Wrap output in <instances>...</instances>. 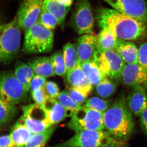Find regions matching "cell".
Instances as JSON below:
<instances>
[{
    "instance_id": "1",
    "label": "cell",
    "mask_w": 147,
    "mask_h": 147,
    "mask_svg": "<svg viewBox=\"0 0 147 147\" xmlns=\"http://www.w3.org/2000/svg\"><path fill=\"white\" fill-rule=\"evenodd\" d=\"M96 19L101 29H108L119 39L137 40L147 35L146 25L113 9L101 7L97 11Z\"/></svg>"
},
{
    "instance_id": "2",
    "label": "cell",
    "mask_w": 147,
    "mask_h": 147,
    "mask_svg": "<svg viewBox=\"0 0 147 147\" xmlns=\"http://www.w3.org/2000/svg\"><path fill=\"white\" fill-rule=\"evenodd\" d=\"M132 114L125 100H116L103 114L105 131L119 142L127 141L134 132Z\"/></svg>"
},
{
    "instance_id": "3",
    "label": "cell",
    "mask_w": 147,
    "mask_h": 147,
    "mask_svg": "<svg viewBox=\"0 0 147 147\" xmlns=\"http://www.w3.org/2000/svg\"><path fill=\"white\" fill-rule=\"evenodd\" d=\"M21 28L16 17L0 25V64H7L14 59L20 50Z\"/></svg>"
},
{
    "instance_id": "4",
    "label": "cell",
    "mask_w": 147,
    "mask_h": 147,
    "mask_svg": "<svg viewBox=\"0 0 147 147\" xmlns=\"http://www.w3.org/2000/svg\"><path fill=\"white\" fill-rule=\"evenodd\" d=\"M53 43V31L37 22L26 31L22 50L26 54L47 53L52 50Z\"/></svg>"
},
{
    "instance_id": "5",
    "label": "cell",
    "mask_w": 147,
    "mask_h": 147,
    "mask_svg": "<svg viewBox=\"0 0 147 147\" xmlns=\"http://www.w3.org/2000/svg\"><path fill=\"white\" fill-rule=\"evenodd\" d=\"M104 113L82 106L72 114L67 127L76 132L84 130H105Z\"/></svg>"
},
{
    "instance_id": "6",
    "label": "cell",
    "mask_w": 147,
    "mask_h": 147,
    "mask_svg": "<svg viewBox=\"0 0 147 147\" xmlns=\"http://www.w3.org/2000/svg\"><path fill=\"white\" fill-rule=\"evenodd\" d=\"M117 143L122 142L113 139L105 130H84L76 132L65 142L50 147H101Z\"/></svg>"
},
{
    "instance_id": "7",
    "label": "cell",
    "mask_w": 147,
    "mask_h": 147,
    "mask_svg": "<svg viewBox=\"0 0 147 147\" xmlns=\"http://www.w3.org/2000/svg\"><path fill=\"white\" fill-rule=\"evenodd\" d=\"M28 93L11 71H0V98L16 105L26 100Z\"/></svg>"
},
{
    "instance_id": "8",
    "label": "cell",
    "mask_w": 147,
    "mask_h": 147,
    "mask_svg": "<svg viewBox=\"0 0 147 147\" xmlns=\"http://www.w3.org/2000/svg\"><path fill=\"white\" fill-rule=\"evenodd\" d=\"M93 59L105 77L114 81L121 79L125 63L115 50H96Z\"/></svg>"
},
{
    "instance_id": "9",
    "label": "cell",
    "mask_w": 147,
    "mask_h": 147,
    "mask_svg": "<svg viewBox=\"0 0 147 147\" xmlns=\"http://www.w3.org/2000/svg\"><path fill=\"white\" fill-rule=\"evenodd\" d=\"M22 108L23 115L20 119L33 134L42 132L53 126L42 106L35 103L23 106Z\"/></svg>"
},
{
    "instance_id": "10",
    "label": "cell",
    "mask_w": 147,
    "mask_h": 147,
    "mask_svg": "<svg viewBox=\"0 0 147 147\" xmlns=\"http://www.w3.org/2000/svg\"><path fill=\"white\" fill-rule=\"evenodd\" d=\"M71 26L80 35L92 32L94 18L88 0H77L71 19Z\"/></svg>"
},
{
    "instance_id": "11",
    "label": "cell",
    "mask_w": 147,
    "mask_h": 147,
    "mask_svg": "<svg viewBox=\"0 0 147 147\" xmlns=\"http://www.w3.org/2000/svg\"><path fill=\"white\" fill-rule=\"evenodd\" d=\"M115 9L147 26V0H103Z\"/></svg>"
},
{
    "instance_id": "12",
    "label": "cell",
    "mask_w": 147,
    "mask_h": 147,
    "mask_svg": "<svg viewBox=\"0 0 147 147\" xmlns=\"http://www.w3.org/2000/svg\"><path fill=\"white\" fill-rule=\"evenodd\" d=\"M42 0H24L18 9L16 18L19 27L25 32L38 20L43 6Z\"/></svg>"
},
{
    "instance_id": "13",
    "label": "cell",
    "mask_w": 147,
    "mask_h": 147,
    "mask_svg": "<svg viewBox=\"0 0 147 147\" xmlns=\"http://www.w3.org/2000/svg\"><path fill=\"white\" fill-rule=\"evenodd\" d=\"M121 79L125 86L133 89L147 88V69L139 63L125 64Z\"/></svg>"
},
{
    "instance_id": "14",
    "label": "cell",
    "mask_w": 147,
    "mask_h": 147,
    "mask_svg": "<svg viewBox=\"0 0 147 147\" xmlns=\"http://www.w3.org/2000/svg\"><path fill=\"white\" fill-rule=\"evenodd\" d=\"M65 82L66 88H73L88 97L92 90L93 86L85 76L80 63L72 70L66 72Z\"/></svg>"
},
{
    "instance_id": "15",
    "label": "cell",
    "mask_w": 147,
    "mask_h": 147,
    "mask_svg": "<svg viewBox=\"0 0 147 147\" xmlns=\"http://www.w3.org/2000/svg\"><path fill=\"white\" fill-rule=\"evenodd\" d=\"M97 36L93 32L83 35L77 39L76 46L79 63L93 59L96 50Z\"/></svg>"
},
{
    "instance_id": "16",
    "label": "cell",
    "mask_w": 147,
    "mask_h": 147,
    "mask_svg": "<svg viewBox=\"0 0 147 147\" xmlns=\"http://www.w3.org/2000/svg\"><path fill=\"white\" fill-rule=\"evenodd\" d=\"M48 120L53 126L59 123L73 113L66 109L56 98L48 97L43 106Z\"/></svg>"
},
{
    "instance_id": "17",
    "label": "cell",
    "mask_w": 147,
    "mask_h": 147,
    "mask_svg": "<svg viewBox=\"0 0 147 147\" xmlns=\"http://www.w3.org/2000/svg\"><path fill=\"white\" fill-rule=\"evenodd\" d=\"M146 87H139L133 89L128 95L126 102L131 113L137 117L147 108V94Z\"/></svg>"
},
{
    "instance_id": "18",
    "label": "cell",
    "mask_w": 147,
    "mask_h": 147,
    "mask_svg": "<svg viewBox=\"0 0 147 147\" xmlns=\"http://www.w3.org/2000/svg\"><path fill=\"white\" fill-rule=\"evenodd\" d=\"M115 50L125 64L139 63V48L131 41L119 39Z\"/></svg>"
},
{
    "instance_id": "19",
    "label": "cell",
    "mask_w": 147,
    "mask_h": 147,
    "mask_svg": "<svg viewBox=\"0 0 147 147\" xmlns=\"http://www.w3.org/2000/svg\"><path fill=\"white\" fill-rule=\"evenodd\" d=\"M33 134L19 119L11 129L9 135L14 147H24Z\"/></svg>"
},
{
    "instance_id": "20",
    "label": "cell",
    "mask_w": 147,
    "mask_h": 147,
    "mask_svg": "<svg viewBox=\"0 0 147 147\" xmlns=\"http://www.w3.org/2000/svg\"><path fill=\"white\" fill-rule=\"evenodd\" d=\"M42 8L52 14L58 21V26H64L66 17L70 7L59 3L57 0H44Z\"/></svg>"
},
{
    "instance_id": "21",
    "label": "cell",
    "mask_w": 147,
    "mask_h": 147,
    "mask_svg": "<svg viewBox=\"0 0 147 147\" xmlns=\"http://www.w3.org/2000/svg\"><path fill=\"white\" fill-rule=\"evenodd\" d=\"M33 70L35 75L47 78L55 76L51 58L39 57L34 59L28 63Z\"/></svg>"
},
{
    "instance_id": "22",
    "label": "cell",
    "mask_w": 147,
    "mask_h": 147,
    "mask_svg": "<svg viewBox=\"0 0 147 147\" xmlns=\"http://www.w3.org/2000/svg\"><path fill=\"white\" fill-rule=\"evenodd\" d=\"M119 38L107 28H102L97 36L96 50L101 52L115 50L118 43Z\"/></svg>"
},
{
    "instance_id": "23",
    "label": "cell",
    "mask_w": 147,
    "mask_h": 147,
    "mask_svg": "<svg viewBox=\"0 0 147 147\" xmlns=\"http://www.w3.org/2000/svg\"><path fill=\"white\" fill-rule=\"evenodd\" d=\"M85 76L93 86H96L105 77L94 59L81 63Z\"/></svg>"
},
{
    "instance_id": "24",
    "label": "cell",
    "mask_w": 147,
    "mask_h": 147,
    "mask_svg": "<svg viewBox=\"0 0 147 147\" xmlns=\"http://www.w3.org/2000/svg\"><path fill=\"white\" fill-rule=\"evenodd\" d=\"M14 73L16 78L24 86L28 93L32 79L35 76L33 70L28 64L18 62L15 66Z\"/></svg>"
},
{
    "instance_id": "25",
    "label": "cell",
    "mask_w": 147,
    "mask_h": 147,
    "mask_svg": "<svg viewBox=\"0 0 147 147\" xmlns=\"http://www.w3.org/2000/svg\"><path fill=\"white\" fill-rule=\"evenodd\" d=\"M18 110L15 105L0 98V129L6 126L17 115Z\"/></svg>"
},
{
    "instance_id": "26",
    "label": "cell",
    "mask_w": 147,
    "mask_h": 147,
    "mask_svg": "<svg viewBox=\"0 0 147 147\" xmlns=\"http://www.w3.org/2000/svg\"><path fill=\"white\" fill-rule=\"evenodd\" d=\"M57 128V126L54 125L45 131L34 134L24 147H44Z\"/></svg>"
},
{
    "instance_id": "27",
    "label": "cell",
    "mask_w": 147,
    "mask_h": 147,
    "mask_svg": "<svg viewBox=\"0 0 147 147\" xmlns=\"http://www.w3.org/2000/svg\"><path fill=\"white\" fill-rule=\"evenodd\" d=\"M63 53L67 72L75 68L79 63L76 46L69 42L66 43L64 46Z\"/></svg>"
},
{
    "instance_id": "28",
    "label": "cell",
    "mask_w": 147,
    "mask_h": 147,
    "mask_svg": "<svg viewBox=\"0 0 147 147\" xmlns=\"http://www.w3.org/2000/svg\"><path fill=\"white\" fill-rule=\"evenodd\" d=\"M117 86L114 80L105 77L96 86V92L100 97L106 98L114 94Z\"/></svg>"
},
{
    "instance_id": "29",
    "label": "cell",
    "mask_w": 147,
    "mask_h": 147,
    "mask_svg": "<svg viewBox=\"0 0 147 147\" xmlns=\"http://www.w3.org/2000/svg\"><path fill=\"white\" fill-rule=\"evenodd\" d=\"M50 58L55 74L60 76H65L67 71L63 53L60 51L56 52Z\"/></svg>"
},
{
    "instance_id": "30",
    "label": "cell",
    "mask_w": 147,
    "mask_h": 147,
    "mask_svg": "<svg viewBox=\"0 0 147 147\" xmlns=\"http://www.w3.org/2000/svg\"><path fill=\"white\" fill-rule=\"evenodd\" d=\"M112 105L110 101L97 97L87 99L83 107L91 108L104 113Z\"/></svg>"
},
{
    "instance_id": "31",
    "label": "cell",
    "mask_w": 147,
    "mask_h": 147,
    "mask_svg": "<svg viewBox=\"0 0 147 147\" xmlns=\"http://www.w3.org/2000/svg\"><path fill=\"white\" fill-rule=\"evenodd\" d=\"M37 23L50 30L53 31L58 25V21L54 16L47 11L42 9Z\"/></svg>"
},
{
    "instance_id": "32",
    "label": "cell",
    "mask_w": 147,
    "mask_h": 147,
    "mask_svg": "<svg viewBox=\"0 0 147 147\" xmlns=\"http://www.w3.org/2000/svg\"><path fill=\"white\" fill-rule=\"evenodd\" d=\"M57 99L67 110L74 113L82 108V105L77 104L70 98L67 91H63L59 94Z\"/></svg>"
},
{
    "instance_id": "33",
    "label": "cell",
    "mask_w": 147,
    "mask_h": 147,
    "mask_svg": "<svg viewBox=\"0 0 147 147\" xmlns=\"http://www.w3.org/2000/svg\"><path fill=\"white\" fill-rule=\"evenodd\" d=\"M43 88L48 97L56 99L59 94V88L57 84L55 82L51 81L46 82Z\"/></svg>"
},
{
    "instance_id": "34",
    "label": "cell",
    "mask_w": 147,
    "mask_h": 147,
    "mask_svg": "<svg viewBox=\"0 0 147 147\" xmlns=\"http://www.w3.org/2000/svg\"><path fill=\"white\" fill-rule=\"evenodd\" d=\"M67 92L70 98L77 104L82 105L86 102L88 96L73 88H67Z\"/></svg>"
},
{
    "instance_id": "35",
    "label": "cell",
    "mask_w": 147,
    "mask_h": 147,
    "mask_svg": "<svg viewBox=\"0 0 147 147\" xmlns=\"http://www.w3.org/2000/svg\"><path fill=\"white\" fill-rule=\"evenodd\" d=\"M46 82V78L42 76L35 75L32 79L29 87V91L32 93L44 86Z\"/></svg>"
},
{
    "instance_id": "36",
    "label": "cell",
    "mask_w": 147,
    "mask_h": 147,
    "mask_svg": "<svg viewBox=\"0 0 147 147\" xmlns=\"http://www.w3.org/2000/svg\"><path fill=\"white\" fill-rule=\"evenodd\" d=\"M31 95L35 103L42 107L48 98L43 87L34 92Z\"/></svg>"
},
{
    "instance_id": "37",
    "label": "cell",
    "mask_w": 147,
    "mask_h": 147,
    "mask_svg": "<svg viewBox=\"0 0 147 147\" xmlns=\"http://www.w3.org/2000/svg\"><path fill=\"white\" fill-rule=\"evenodd\" d=\"M139 63L147 69V42L142 43L139 46Z\"/></svg>"
},
{
    "instance_id": "38",
    "label": "cell",
    "mask_w": 147,
    "mask_h": 147,
    "mask_svg": "<svg viewBox=\"0 0 147 147\" xmlns=\"http://www.w3.org/2000/svg\"><path fill=\"white\" fill-rule=\"evenodd\" d=\"M139 117L141 128L147 137V108L141 113Z\"/></svg>"
},
{
    "instance_id": "39",
    "label": "cell",
    "mask_w": 147,
    "mask_h": 147,
    "mask_svg": "<svg viewBox=\"0 0 147 147\" xmlns=\"http://www.w3.org/2000/svg\"><path fill=\"white\" fill-rule=\"evenodd\" d=\"M0 147H14L9 134L0 136Z\"/></svg>"
},
{
    "instance_id": "40",
    "label": "cell",
    "mask_w": 147,
    "mask_h": 147,
    "mask_svg": "<svg viewBox=\"0 0 147 147\" xmlns=\"http://www.w3.org/2000/svg\"><path fill=\"white\" fill-rule=\"evenodd\" d=\"M59 3L69 7H71L73 0H57Z\"/></svg>"
},
{
    "instance_id": "41",
    "label": "cell",
    "mask_w": 147,
    "mask_h": 147,
    "mask_svg": "<svg viewBox=\"0 0 147 147\" xmlns=\"http://www.w3.org/2000/svg\"><path fill=\"white\" fill-rule=\"evenodd\" d=\"M124 143H113V144H109L105 145L101 147H123V144Z\"/></svg>"
},
{
    "instance_id": "42",
    "label": "cell",
    "mask_w": 147,
    "mask_h": 147,
    "mask_svg": "<svg viewBox=\"0 0 147 147\" xmlns=\"http://www.w3.org/2000/svg\"><path fill=\"white\" fill-rule=\"evenodd\" d=\"M3 17L1 11L0 10V25L4 23L3 21Z\"/></svg>"
},
{
    "instance_id": "43",
    "label": "cell",
    "mask_w": 147,
    "mask_h": 147,
    "mask_svg": "<svg viewBox=\"0 0 147 147\" xmlns=\"http://www.w3.org/2000/svg\"><path fill=\"white\" fill-rule=\"evenodd\" d=\"M42 1H44V0H42Z\"/></svg>"
}]
</instances>
